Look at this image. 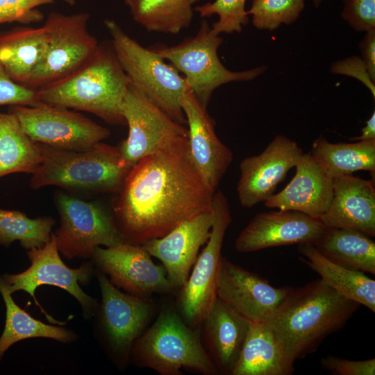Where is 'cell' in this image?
Here are the masks:
<instances>
[{"label":"cell","mask_w":375,"mask_h":375,"mask_svg":"<svg viewBox=\"0 0 375 375\" xmlns=\"http://www.w3.org/2000/svg\"><path fill=\"white\" fill-rule=\"evenodd\" d=\"M301 258L320 279L336 292L375 312V281L365 273L351 269L328 260L312 244L299 245Z\"/></svg>","instance_id":"obj_26"},{"label":"cell","mask_w":375,"mask_h":375,"mask_svg":"<svg viewBox=\"0 0 375 375\" xmlns=\"http://www.w3.org/2000/svg\"><path fill=\"white\" fill-rule=\"evenodd\" d=\"M27 254L31 262L27 269L19 274L3 275L12 294L20 290L27 292L33 298L36 305L50 322L64 324L49 316L35 296V291L40 285L56 286L65 290L78 301L85 318L90 319L94 316L99 303L80 286V284L85 285L89 283L93 276V266L91 263L84 262L76 269L67 266L60 256L53 233L51 240L43 247L30 249Z\"/></svg>","instance_id":"obj_11"},{"label":"cell","mask_w":375,"mask_h":375,"mask_svg":"<svg viewBox=\"0 0 375 375\" xmlns=\"http://www.w3.org/2000/svg\"><path fill=\"white\" fill-rule=\"evenodd\" d=\"M39 102L36 90L14 82L0 65V106H34Z\"/></svg>","instance_id":"obj_37"},{"label":"cell","mask_w":375,"mask_h":375,"mask_svg":"<svg viewBox=\"0 0 375 375\" xmlns=\"http://www.w3.org/2000/svg\"><path fill=\"white\" fill-rule=\"evenodd\" d=\"M290 289L274 287L258 275L221 258L217 297L252 323L265 322Z\"/></svg>","instance_id":"obj_17"},{"label":"cell","mask_w":375,"mask_h":375,"mask_svg":"<svg viewBox=\"0 0 375 375\" xmlns=\"http://www.w3.org/2000/svg\"><path fill=\"white\" fill-rule=\"evenodd\" d=\"M359 49L367 73L375 83V29L365 32L364 38L359 43Z\"/></svg>","instance_id":"obj_40"},{"label":"cell","mask_w":375,"mask_h":375,"mask_svg":"<svg viewBox=\"0 0 375 375\" xmlns=\"http://www.w3.org/2000/svg\"><path fill=\"white\" fill-rule=\"evenodd\" d=\"M215 215L211 233L197 256L192 272L178 290V305L185 322L196 328L201 325L217 298V278L226 231L232 219L228 200L220 190L212 195Z\"/></svg>","instance_id":"obj_12"},{"label":"cell","mask_w":375,"mask_h":375,"mask_svg":"<svg viewBox=\"0 0 375 375\" xmlns=\"http://www.w3.org/2000/svg\"><path fill=\"white\" fill-rule=\"evenodd\" d=\"M0 294L6 306V323L0 336V360L6 351L16 342L33 338H46L62 343H69L77 338L69 329L44 324L33 318L14 301L3 276L0 274Z\"/></svg>","instance_id":"obj_29"},{"label":"cell","mask_w":375,"mask_h":375,"mask_svg":"<svg viewBox=\"0 0 375 375\" xmlns=\"http://www.w3.org/2000/svg\"><path fill=\"white\" fill-rule=\"evenodd\" d=\"M23 130L35 142L54 148L86 151L107 139L108 128L67 108L39 102L34 106H10Z\"/></svg>","instance_id":"obj_13"},{"label":"cell","mask_w":375,"mask_h":375,"mask_svg":"<svg viewBox=\"0 0 375 375\" xmlns=\"http://www.w3.org/2000/svg\"><path fill=\"white\" fill-rule=\"evenodd\" d=\"M151 257L142 245L125 242L114 247H97L91 258L115 287L129 294L150 297L173 292L176 289L165 269L156 265Z\"/></svg>","instance_id":"obj_15"},{"label":"cell","mask_w":375,"mask_h":375,"mask_svg":"<svg viewBox=\"0 0 375 375\" xmlns=\"http://www.w3.org/2000/svg\"><path fill=\"white\" fill-rule=\"evenodd\" d=\"M310 153L331 178L360 170L375 172V140L331 143L320 136Z\"/></svg>","instance_id":"obj_28"},{"label":"cell","mask_w":375,"mask_h":375,"mask_svg":"<svg viewBox=\"0 0 375 375\" xmlns=\"http://www.w3.org/2000/svg\"><path fill=\"white\" fill-rule=\"evenodd\" d=\"M293 365L266 323L251 322L231 374L290 375Z\"/></svg>","instance_id":"obj_25"},{"label":"cell","mask_w":375,"mask_h":375,"mask_svg":"<svg viewBox=\"0 0 375 375\" xmlns=\"http://www.w3.org/2000/svg\"><path fill=\"white\" fill-rule=\"evenodd\" d=\"M56 203L60 225L53 234L58 251L65 258H90L97 247L126 242L112 213L103 206L61 192L57 194Z\"/></svg>","instance_id":"obj_10"},{"label":"cell","mask_w":375,"mask_h":375,"mask_svg":"<svg viewBox=\"0 0 375 375\" xmlns=\"http://www.w3.org/2000/svg\"><path fill=\"white\" fill-rule=\"evenodd\" d=\"M67 3L69 6H74L76 4V0H60Z\"/></svg>","instance_id":"obj_42"},{"label":"cell","mask_w":375,"mask_h":375,"mask_svg":"<svg viewBox=\"0 0 375 375\" xmlns=\"http://www.w3.org/2000/svg\"><path fill=\"white\" fill-rule=\"evenodd\" d=\"M112 204L126 242L142 245L212 210V193L190 156L188 137L149 155L131 168Z\"/></svg>","instance_id":"obj_1"},{"label":"cell","mask_w":375,"mask_h":375,"mask_svg":"<svg viewBox=\"0 0 375 375\" xmlns=\"http://www.w3.org/2000/svg\"><path fill=\"white\" fill-rule=\"evenodd\" d=\"M122 111L128 134L118 148L132 166L174 141L188 137L186 126L173 120L131 83Z\"/></svg>","instance_id":"obj_14"},{"label":"cell","mask_w":375,"mask_h":375,"mask_svg":"<svg viewBox=\"0 0 375 375\" xmlns=\"http://www.w3.org/2000/svg\"><path fill=\"white\" fill-rule=\"evenodd\" d=\"M290 182L264 201L267 208L294 210L319 219L333 197V178L310 153H303Z\"/></svg>","instance_id":"obj_22"},{"label":"cell","mask_w":375,"mask_h":375,"mask_svg":"<svg viewBox=\"0 0 375 375\" xmlns=\"http://www.w3.org/2000/svg\"><path fill=\"white\" fill-rule=\"evenodd\" d=\"M90 15L51 12L44 24L49 36L46 55L32 73L26 87L38 90L63 79L93 56L99 42L88 30Z\"/></svg>","instance_id":"obj_8"},{"label":"cell","mask_w":375,"mask_h":375,"mask_svg":"<svg viewBox=\"0 0 375 375\" xmlns=\"http://www.w3.org/2000/svg\"><path fill=\"white\" fill-rule=\"evenodd\" d=\"M317 7L322 0H312ZM305 8L304 0H252L247 10L252 17V24L258 30L275 31L281 24L290 25Z\"/></svg>","instance_id":"obj_33"},{"label":"cell","mask_w":375,"mask_h":375,"mask_svg":"<svg viewBox=\"0 0 375 375\" xmlns=\"http://www.w3.org/2000/svg\"><path fill=\"white\" fill-rule=\"evenodd\" d=\"M104 25L110 35V42L130 83L175 122L186 126L181 105L188 88L183 76L149 47L142 46L129 36L112 19Z\"/></svg>","instance_id":"obj_6"},{"label":"cell","mask_w":375,"mask_h":375,"mask_svg":"<svg viewBox=\"0 0 375 375\" xmlns=\"http://www.w3.org/2000/svg\"><path fill=\"white\" fill-rule=\"evenodd\" d=\"M131 355L140 365L162 375L181 374V368L204 375L218 372L198 333L171 306H165L138 338Z\"/></svg>","instance_id":"obj_5"},{"label":"cell","mask_w":375,"mask_h":375,"mask_svg":"<svg viewBox=\"0 0 375 375\" xmlns=\"http://www.w3.org/2000/svg\"><path fill=\"white\" fill-rule=\"evenodd\" d=\"M326 228L319 219L298 211L260 212L240 232L235 247L238 251L249 253L279 246L314 245Z\"/></svg>","instance_id":"obj_18"},{"label":"cell","mask_w":375,"mask_h":375,"mask_svg":"<svg viewBox=\"0 0 375 375\" xmlns=\"http://www.w3.org/2000/svg\"><path fill=\"white\" fill-rule=\"evenodd\" d=\"M54 224L50 217L31 219L21 211L0 208V245L19 241L27 250L40 248L51 240Z\"/></svg>","instance_id":"obj_32"},{"label":"cell","mask_w":375,"mask_h":375,"mask_svg":"<svg viewBox=\"0 0 375 375\" xmlns=\"http://www.w3.org/2000/svg\"><path fill=\"white\" fill-rule=\"evenodd\" d=\"M247 0H215L194 8L203 17L213 15L218 16V20L211 26L217 35L221 33H240L244 26L249 22L245 10Z\"/></svg>","instance_id":"obj_34"},{"label":"cell","mask_w":375,"mask_h":375,"mask_svg":"<svg viewBox=\"0 0 375 375\" xmlns=\"http://www.w3.org/2000/svg\"><path fill=\"white\" fill-rule=\"evenodd\" d=\"M359 306L319 278L290 288L265 322L294 364L315 351L328 335L342 328Z\"/></svg>","instance_id":"obj_2"},{"label":"cell","mask_w":375,"mask_h":375,"mask_svg":"<svg viewBox=\"0 0 375 375\" xmlns=\"http://www.w3.org/2000/svg\"><path fill=\"white\" fill-rule=\"evenodd\" d=\"M303 153L296 142L277 135L260 153L244 158L240 164L237 185L240 205L252 208L274 194Z\"/></svg>","instance_id":"obj_16"},{"label":"cell","mask_w":375,"mask_h":375,"mask_svg":"<svg viewBox=\"0 0 375 375\" xmlns=\"http://www.w3.org/2000/svg\"><path fill=\"white\" fill-rule=\"evenodd\" d=\"M101 300L97 315L98 333L108 354L119 365H126L132 347L144 331L154 312L149 297L123 292L102 272L97 271Z\"/></svg>","instance_id":"obj_9"},{"label":"cell","mask_w":375,"mask_h":375,"mask_svg":"<svg viewBox=\"0 0 375 375\" xmlns=\"http://www.w3.org/2000/svg\"><path fill=\"white\" fill-rule=\"evenodd\" d=\"M361 135L351 138V140H375V111L366 122L365 126L361 129Z\"/></svg>","instance_id":"obj_41"},{"label":"cell","mask_w":375,"mask_h":375,"mask_svg":"<svg viewBox=\"0 0 375 375\" xmlns=\"http://www.w3.org/2000/svg\"><path fill=\"white\" fill-rule=\"evenodd\" d=\"M130 81L110 41L67 77L37 90L40 102L90 112L111 124H126L122 106Z\"/></svg>","instance_id":"obj_3"},{"label":"cell","mask_w":375,"mask_h":375,"mask_svg":"<svg viewBox=\"0 0 375 375\" xmlns=\"http://www.w3.org/2000/svg\"><path fill=\"white\" fill-rule=\"evenodd\" d=\"M200 0H124L133 19L148 32L176 35L191 24Z\"/></svg>","instance_id":"obj_30"},{"label":"cell","mask_w":375,"mask_h":375,"mask_svg":"<svg viewBox=\"0 0 375 375\" xmlns=\"http://www.w3.org/2000/svg\"><path fill=\"white\" fill-rule=\"evenodd\" d=\"M201 324L210 356L218 372L231 374L251 322L217 297Z\"/></svg>","instance_id":"obj_23"},{"label":"cell","mask_w":375,"mask_h":375,"mask_svg":"<svg viewBox=\"0 0 375 375\" xmlns=\"http://www.w3.org/2000/svg\"><path fill=\"white\" fill-rule=\"evenodd\" d=\"M319 219L326 227L355 230L374 237V181L351 174L333 178L331 203Z\"/></svg>","instance_id":"obj_21"},{"label":"cell","mask_w":375,"mask_h":375,"mask_svg":"<svg viewBox=\"0 0 375 375\" xmlns=\"http://www.w3.org/2000/svg\"><path fill=\"white\" fill-rule=\"evenodd\" d=\"M214 219L212 208L182 222L162 237L142 244L151 256L161 261L176 290L186 283L200 247L210 238Z\"/></svg>","instance_id":"obj_20"},{"label":"cell","mask_w":375,"mask_h":375,"mask_svg":"<svg viewBox=\"0 0 375 375\" xmlns=\"http://www.w3.org/2000/svg\"><path fill=\"white\" fill-rule=\"evenodd\" d=\"M37 144L41 160L31 174L32 189L54 185L119 193L133 167L124 160L118 147L103 142L86 151L65 150Z\"/></svg>","instance_id":"obj_4"},{"label":"cell","mask_w":375,"mask_h":375,"mask_svg":"<svg viewBox=\"0 0 375 375\" xmlns=\"http://www.w3.org/2000/svg\"><path fill=\"white\" fill-rule=\"evenodd\" d=\"M223 41L208 23L203 20L197 33L179 44L174 46L157 44L149 47L184 75L188 88L207 108L212 92L222 85L249 81L267 70L266 66L239 72L227 69L217 54Z\"/></svg>","instance_id":"obj_7"},{"label":"cell","mask_w":375,"mask_h":375,"mask_svg":"<svg viewBox=\"0 0 375 375\" xmlns=\"http://www.w3.org/2000/svg\"><path fill=\"white\" fill-rule=\"evenodd\" d=\"M342 17L356 31L375 29V0H343Z\"/></svg>","instance_id":"obj_36"},{"label":"cell","mask_w":375,"mask_h":375,"mask_svg":"<svg viewBox=\"0 0 375 375\" xmlns=\"http://www.w3.org/2000/svg\"><path fill=\"white\" fill-rule=\"evenodd\" d=\"M330 70L333 74H344L357 78L367 87L374 99L375 98L374 82L370 78L361 58L352 56L338 60L332 64Z\"/></svg>","instance_id":"obj_39"},{"label":"cell","mask_w":375,"mask_h":375,"mask_svg":"<svg viewBox=\"0 0 375 375\" xmlns=\"http://www.w3.org/2000/svg\"><path fill=\"white\" fill-rule=\"evenodd\" d=\"M321 365L334 375H374L375 359L351 360L333 356L321 360Z\"/></svg>","instance_id":"obj_38"},{"label":"cell","mask_w":375,"mask_h":375,"mask_svg":"<svg viewBox=\"0 0 375 375\" xmlns=\"http://www.w3.org/2000/svg\"><path fill=\"white\" fill-rule=\"evenodd\" d=\"M40 160L38 144L24 132L16 115L0 112V178L12 173L33 174Z\"/></svg>","instance_id":"obj_31"},{"label":"cell","mask_w":375,"mask_h":375,"mask_svg":"<svg viewBox=\"0 0 375 375\" xmlns=\"http://www.w3.org/2000/svg\"><path fill=\"white\" fill-rule=\"evenodd\" d=\"M313 246L336 264L364 273L375 274V242L363 233L327 227Z\"/></svg>","instance_id":"obj_27"},{"label":"cell","mask_w":375,"mask_h":375,"mask_svg":"<svg viewBox=\"0 0 375 375\" xmlns=\"http://www.w3.org/2000/svg\"><path fill=\"white\" fill-rule=\"evenodd\" d=\"M49 36L44 26H21L0 33V65L14 82L26 86L44 59Z\"/></svg>","instance_id":"obj_24"},{"label":"cell","mask_w":375,"mask_h":375,"mask_svg":"<svg viewBox=\"0 0 375 375\" xmlns=\"http://www.w3.org/2000/svg\"><path fill=\"white\" fill-rule=\"evenodd\" d=\"M56 0H0V24L17 22L22 25L38 23L44 18L38 6Z\"/></svg>","instance_id":"obj_35"},{"label":"cell","mask_w":375,"mask_h":375,"mask_svg":"<svg viewBox=\"0 0 375 375\" xmlns=\"http://www.w3.org/2000/svg\"><path fill=\"white\" fill-rule=\"evenodd\" d=\"M181 105L186 119L192 161L208 188L215 193L233 161V153L219 140L214 119L188 86Z\"/></svg>","instance_id":"obj_19"}]
</instances>
